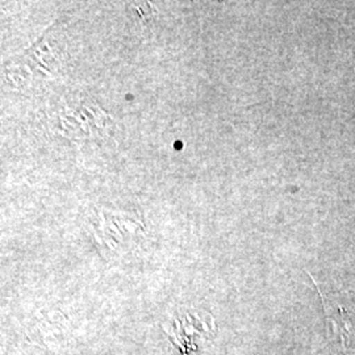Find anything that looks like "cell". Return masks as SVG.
I'll list each match as a JSON object with an SVG mask.
<instances>
[{
	"label": "cell",
	"instance_id": "6da1fadb",
	"mask_svg": "<svg viewBox=\"0 0 355 355\" xmlns=\"http://www.w3.org/2000/svg\"><path fill=\"white\" fill-rule=\"evenodd\" d=\"M318 290L327 315L331 343L338 345L345 352H355V312L347 311L340 305L329 304L318 287Z\"/></svg>",
	"mask_w": 355,
	"mask_h": 355
},
{
	"label": "cell",
	"instance_id": "7a4b0ae2",
	"mask_svg": "<svg viewBox=\"0 0 355 355\" xmlns=\"http://www.w3.org/2000/svg\"><path fill=\"white\" fill-rule=\"evenodd\" d=\"M125 10L130 21L135 26L144 29L152 28L158 19V12L155 7H153L148 1H129Z\"/></svg>",
	"mask_w": 355,
	"mask_h": 355
}]
</instances>
